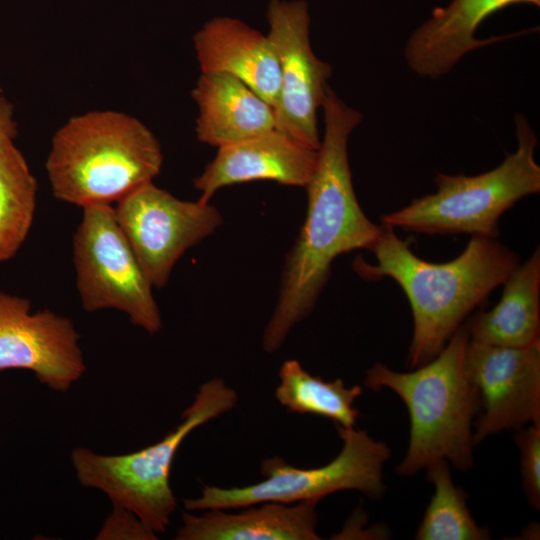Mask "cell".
<instances>
[{
	"mask_svg": "<svg viewBox=\"0 0 540 540\" xmlns=\"http://www.w3.org/2000/svg\"><path fill=\"white\" fill-rule=\"evenodd\" d=\"M96 539L154 540L157 536L134 513L122 506L113 505L111 515L106 519Z\"/></svg>",
	"mask_w": 540,
	"mask_h": 540,
	"instance_id": "cell-23",
	"label": "cell"
},
{
	"mask_svg": "<svg viewBox=\"0 0 540 540\" xmlns=\"http://www.w3.org/2000/svg\"><path fill=\"white\" fill-rule=\"evenodd\" d=\"M317 160V150L275 128L260 135L218 147L215 158L195 178L201 202L225 186L270 180L306 187Z\"/></svg>",
	"mask_w": 540,
	"mask_h": 540,
	"instance_id": "cell-13",
	"label": "cell"
},
{
	"mask_svg": "<svg viewBox=\"0 0 540 540\" xmlns=\"http://www.w3.org/2000/svg\"><path fill=\"white\" fill-rule=\"evenodd\" d=\"M279 378L275 396L289 411L328 418L344 428L354 427L360 416L354 402L362 394L361 386L347 388L341 378L324 381L293 359L282 364Z\"/></svg>",
	"mask_w": 540,
	"mask_h": 540,
	"instance_id": "cell-19",
	"label": "cell"
},
{
	"mask_svg": "<svg viewBox=\"0 0 540 540\" xmlns=\"http://www.w3.org/2000/svg\"><path fill=\"white\" fill-rule=\"evenodd\" d=\"M343 446L329 463L317 468H297L279 456L261 463L265 480L244 487L204 486L197 498L184 499L188 511L234 509L264 502L291 504L321 500L342 490H357L369 498L384 495L383 468L390 458L387 444L372 438L367 431L336 425Z\"/></svg>",
	"mask_w": 540,
	"mask_h": 540,
	"instance_id": "cell-7",
	"label": "cell"
},
{
	"mask_svg": "<svg viewBox=\"0 0 540 540\" xmlns=\"http://www.w3.org/2000/svg\"><path fill=\"white\" fill-rule=\"evenodd\" d=\"M201 73L231 75L275 107L280 89L277 55L267 35L240 20L219 17L193 37Z\"/></svg>",
	"mask_w": 540,
	"mask_h": 540,
	"instance_id": "cell-15",
	"label": "cell"
},
{
	"mask_svg": "<svg viewBox=\"0 0 540 540\" xmlns=\"http://www.w3.org/2000/svg\"><path fill=\"white\" fill-rule=\"evenodd\" d=\"M73 239L76 286L87 312L116 309L150 334L162 327L152 284L145 275L111 204L82 207Z\"/></svg>",
	"mask_w": 540,
	"mask_h": 540,
	"instance_id": "cell-8",
	"label": "cell"
},
{
	"mask_svg": "<svg viewBox=\"0 0 540 540\" xmlns=\"http://www.w3.org/2000/svg\"><path fill=\"white\" fill-rule=\"evenodd\" d=\"M449 463L439 460L425 470L435 492L415 534L417 540H487L489 529L479 526L467 507V494L452 480Z\"/></svg>",
	"mask_w": 540,
	"mask_h": 540,
	"instance_id": "cell-21",
	"label": "cell"
},
{
	"mask_svg": "<svg viewBox=\"0 0 540 540\" xmlns=\"http://www.w3.org/2000/svg\"><path fill=\"white\" fill-rule=\"evenodd\" d=\"M324 132L307 190V211L286 256L279 297L265 327L262 345L277 351L291 329L313 310L333 261L356 249H369L382 225L365 215L357 200L348 160V139L362 114L328 87L323 105Z\"/></svg>",
	"mask_w": 540,
	"mask_h": 540,
	"instance_id": "cell-1",
	"label": "cell"
},
{
	"mask_svg": "<svg viewBox=\"0 0 540 540\" xmlns=\"http://www.w3.org/2000/svg\"><path fill=\"white\" fill-rule=\"evenodd\" d=\"M268 37L280 70V89L274 107L276 128L318 150L321 142L317 113L322 108L331 66L319 59L310 42V17L304 1L271 0Z\"/></svg>",
	"mask_w": 540,
	"mask_h": 540,
	"instance_id": "cell-10",
	"label": "cell"
},
{
	"mask_svg": "<svg viewBox=\"0 0 540 540\" xmlns=\"http://www.w3.org/2000/svg\"><path fill=\"white\" fill-rule=\"evenodd\" d=\"M520 456L522 486L528 504L540 509V424H529L515 430Z\"/></svg>",
	"mask_w": 540,
	"mask_h": 540,
	"instance_id": "cell-22",
	"label": "cell"
},
{
	"mask_svg": "<svg viewBox=\"0 0 540 540\" xmlns=\"http://www.w3.org/2000/svg\"><path fill=\"white\" fill-rule=\"evenodd\" d=\"M499 302L464 322L470 340L523 348L540 343V248L510 274Z\"/></svg>",
	"mask_w": 540,
	"mask_h": 540,
	"instance_id": "cell-18",
	"label": "cell"
},
{
	"mask_svg": "<svg viewBox=\"0 0 540 540\" xmlns=\"http://www.w3.org/2000/svg\"><path fill=\"white\" fill-rule=\"evenodd\" d=\"M191 96L202 143L218 148L276 128L274 107L231 75L201 73Z\"/></svg>",
	"mask_w": 540,
	"mask_h": 540,
	"instance_id": "cell-17",
	"label": "cell"
},
{
	"mask_svg": "<svg viewBox=\"0 0 540 540\" xmlns=\"http://www.w3.org/2000/svg\"><path fill=\"white\" fill-rule=\"evenodd\" d=\"M162 163L158 140L140 120L95 110L71 117L57 130L45 167L53 195L84 207L117 203L153 181Z\"/></svg>",
	"mask_w": 540,
	"mask_h": 540,
	"instance_id": "cell-4",
	"label": "cell"
},
{
	"mask_svg": "<svg viewBox=\"0 0 540 540\" xmlns=\"http://www.w3.org/2000/svg\"><path fill=\"white\" fill-rule=\"evenodd\" d=\"M0 94H2V88H1V86H0Z\"/></svg>",
	"mask_w": 540,
	"mask_h": 540,
	"instance_id": "cell-25",
	"label": "cell"
},
{
	"mask_svg": "<svg viewBox=\"0 0 540 540\" xmlns=\"http://www.w3.org/2000/svg\"><path fill=\"white\" fill-rule=\"evenodd\" d=\"M515 128L517 148L497 167L474 176L438 172L435 193L383 215L381 224L428 235L497 238L502 214L522 198L540 192L536 134L523 114L515 116Z\"/></svg>",
	"mask_w": 540,
	"mask_h": 540,
	"instance_id": "cell-5",
	"label": "cell"
},
{
	"mask_svg": "<svg viewBox=\"0 0 540 540\" xmlns=\"http://www.w3.org/2000/svg\"><path fill=\"white\" fill-rule=\"evenodd\" d=\"M37 181L14 137L0 140V262L16 254L31 228Z\"/></svg>",
	"mask_w": 540,
	"mask_h": 540,
	"instance_id": "cell-20",
	"label": "cell"
},
{
	"mask_svg": "<svg viewBox=\"0 0 540 540\" xmlns=\"http://www.w3.org/2000/svg\"><path fill=\"white\" fill-rule=\"evenodd\" d=\"M237 392L221 378L203 383L178 426L160 441L123 455L75 448L72 465L80 484L102 491L113 505L134 513L155 533L167 530L177 502L169 483L175 455L196 428L233 409Z\"/></svg>",
	"mask_w": 540,
	"mask_h": 540,
	"instance_id": "cell-6",
	"label": "cell"
},
{
	"mask_svg": "<svg viewBox=\"0 0 540 540\" xmlns=\"http://www.w3.org/2000/svg\"><path fill=\"white\" fill-rule=\"evenodd\" d=\"M540 5V0H452L435 8L429 19L408 38L404 57L410 70L422 78L449 73L468 53L510 38L477 39L476 29L493 13L514 4Z\"/></svg>",
	"mask_w": 540,
	"mask_h": 540,
	"instance_id": "cell-14",
	"label": "cell"
},
{
	"mask_svg": "<svg viewBox=\"0 0 540 540\" xmlns=\"http://www.w3.org/2000/svg\"><path fill=\"white\" fill-rule=\"evenodd\" d=\"M465 364L480 400L475 446L504 430L540 424V343L513 348L469 340Z\"/></svg>",
	"mask_w": 540,
	"mask_h": 540,
	"instance_id": "cell-11",
	"label": "cell"
},
{
	"mask_svg": "<svg viewBox=\"0 0 540 540\" xmlns=\"http://www.w3.org/2000/svg\"><path fill=\"white\" fill-rule=\"evenodd\" d=\"M320 500L294 504L264 502L241 512L208 509L182 513L176 540H318L316 507Z\"/></svg>",
	"mask_w": 540,
	"mask_h": 540,
	"instance_id": "cell-16",
	"label": "cell"
},
{
	"mask_svg": "<svg viewBox=\"0 0 540 540\" xmlns=\"http://www.w3.org/2000/svg\"><path fill=\"white\" fill-rule=\"evenodd\" d=\"M117 222L153 287H164L180 257L223 223L208 203L184 201L148 182L119 200Z\"/></svg>",
	"mask_w": 540,
	"mask_h": 540,
	"instance_id": "cell-9",
	"label": "cell"
},
{
	"mask_svg": "<svg viewBox=\"0 0 540 540\" xmlns=\"http://www.w3.org/2000/svg\"><path fill=\"white\" fill-rule=\"evenodd\" d=\"M368 249L375 263L357 256L353 270L364 280H394L404 292L413 316L407 365L433 359L450 337L493 290L519 265L518 255L496 238L472 236L465 249L444 263L421 259L395 229L383 224Z\"/></svg>",
	"mask_w": 540,
	"mask_h": 540,
	"instance_id": "cell-2",
	"label": "cell"
},
{
	"mask_svg": "<svg viewBox=\"0 0 540 540\" xmlns=\"http://www.w3.org/2000/svg\"><path fill=\"white\" fill-rule=\"evenodd\" d=\"M17 128L12 104L0 94V140L16 136Z\"/></svg>",
	"mask_w": 540,
	"mask_h": 540,
	"instance_id": "cell-24",
	"label": "cell"
},
{
	"mask_svg": "<svg viewBox=\"0 0 540 540\" xmlns=\"http://www.w3.org/2000/svg\"><path fill=\"white\" fill-rule=\"evenodd\" d=\"M72 321L28 299L0 292V370L24 369L56 392H67L86 370Z\"/></svg>",
	"mask_w": 540,
	"mask_h": 540,
	"instance_id": "cell-12",
	"label": "cell"
},
{
	"mask_svg": "<svg viewBox=\"0 0 540 540\" xmlns=\"http://www.w3.org/2000/svg\"><path fill=\"white\" fill-rule=\"evenodd\" d=\"M469 340L463 323L438 355L412 371L397 372L379 362L367 369L364 385L375 392L392 390L409 414V443L398 475H416L439 460L462 472L472 468L480 400L465 364Z\"/></svg>",
	"mask_w": 540,
	"mask_h": 540,
	"instance_id": "cell-3",
	"label": "cell"
}]
</instances>
